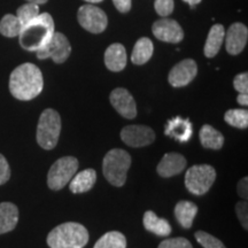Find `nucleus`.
<instances>
[{
    "label": "nucleus",
    "mask_w": 248,
    "mask_h": 248,
    "mask_svg": "<svg viewBox=\"0 0 248 248\" xmlns=\"http://www.w3.org/2000/svg\"><path fill=\"white\" fill-rule=\"evenodd\" d=\"M43 88V74L36 64L28 62L12 71L9 77V91L18 100H32L42 93Z\"/></svg>",
    "instance_id": "1"
},
{
    "label": "nucleus",
    "mask_w": 248,
    "mask_h": 248,
    "mask_svg": "<svg viewBox=\"0 0 248 248\" xmlns=\"http://www.w3.org/2000/svg\"><path fill=\"white\" fill-rule=\"evenodd\" d=\"M54 32L53 18L48 13H42L22 28L18 40L23 49L37 52L46 45Z\"/></svg>",
    "instance_id": "2"
},
{
    "label": "nucleus",
    "mask_w": 248,
    "mask_h": 248,
    "mask_svg": "<svg viewBox=\"0 0 248 248\" xmlns=\"http://www.w3.org/2000/svg\"><path fill=\"white\" fill-rule=\"evenodd\" d=\"M88 241V230L84 225L76 222L58 225L47 235L49 248H83Z\"/></svg>",
    "instance_id": "3"
},
{
    "label": "nucleus",
    "mask_w": 248,
    "mask_h": 248,
    "mask_svg": "<svg viewBox=\"0 0 248 248\" xmlns=\"http://www.w3.org/2000/svg\"><path fill=\"white\" fill-rule=\"evenodd\" d=\"M131 167V156L126 151L113 148L105 155L102 172L111 185L121 187L125 184L126 175Z\"/></svg>",
    "instance_id": "4"
},
{
    "label": "nucleus",
    "mask_w": 248,
    "mask_h": 248,
    "mask_svg": "<svg viewBox=\"0 0 248 248\" xmlns=\"http://www.w3.org/2000/svg\"><path fill=\"white\" fill-rule=\"evenodd\" d=\"M61 132V117L55 109L47 108L42 113L37 125L36 138L42 148L51 151L57 146Z\"/></svg>",
    "instance_id": "5"
},
{
    "label": "nucleus",
    "mask_w": 248,
    "mask_h": 248,
    "mask_svg": "<svg viewBox=\"0 0 248 248\" xmlns=\"http://www.w3.org/2000/svg\"><path fill=\"white\" fill-rule=\"evenodd\" d=\"M216 179V170L209 164H197L188 168L185 175L186 188L194 195H203Z\"/></svg>",
    "instance_id": "6"
},
{
    "label": "nucleus",
    "mask_w": 248,
    "mask_h": 248,
    "mask_svg": "<svg viewBox=\"0 0 248 248\" xmlns=\"http://www.w3.org/2000/svg\"><path fill=\"white\" fill-rule=\"evenodd\" d=\"M78 170V160L74 156H63L53 163L47 173V185L51 190L60 191Z\"/></svg>",
    "instance_id": "7"
},
{
    "label": "nucleus",
    "mask_w": 248,
    "mask_h": 248,
    "mask_svg": "<svg viewBox=\"0 0 248 248\" xmlns=\"http://www.w3.org/2000/svg\"><path fill=\"white\" fill-rule=\"evenodd\" d=\"M71 46L67 37L61 32H54L46 45L36 52L39 60L51 58L55 63H63L69 58Z\"/></svg>",
    "instance_id": "8"
},
{
    "label": "nucleus",
    "mask_w": 248,
    "mask_h": 248,
    "mask_svg": "<svg viewBox=\"0 0 248 248\" xmlns=\"http://www.w3.org/2000/svg\"><path fill=\"white\" fill-rule=\"evenodd\" d=\"M78 22L92 33H101L107 28L108 20L105 12L93 5H84L78 9Z\"/></svg>",
    "instance_id": "9"
},
{
    "label": "nucleus",
    "mask_w": 248,
    "mask_h": 248,
    "mask_svg": "<svg viewBox=\"0 0 248 248\" xmlns=\"http://www.w3.org/2000/svg\"><path fill=\"white\" fill-rule=\"evenodd\" d=\"M121 139L130 147H144L155 140V132L146 125H128L121 131Z\"/></svg>",
    "instance_id": "10"
},
{
    "label": "nucleus",
    "mask_w": 248,
    "mask_h": 248,
    "mask_svg": "<svg viewBox=\"0 0 248 248\" xmlns=\"http://www.w3.org/2000/svg\"><path fill=\"white\" fill-rule=\"evenodd\" d=\"M198 74L197 62L192 59H185L170 70L168 80L173 88H183L188 85Z\"/></svg>",
    "instance_id": "11"
},
{
    "label": "nucleus",
    "mask_w": 248,
    "mask_h": 248,
    "mask_svg": "<svg viewBox=\"0 0 248 248\" xmlns=\"http://www.w3.org/2000/svg\"><path fill=\"white\" fill-rule=\"evenodd\" d=\"M154 36L159 40L171 44H178L184 38V31L178 22L171 18H161L152 27Z\"/></svg>",
    "instance_id": "12"
},
{
    "label": "nucleus",
    "mask_w": 248,
    "mask_h": 248,
    "mask_svg": "<svg viewBox=\"0 0 248 248\" xmlns=\"http://www.w3.org/2000/svg\"><path fill=\"white\" fill-rule=\"evenodd\" d=\"M110 104L117 113H120L121 115L125 119L132 120L137 116V107H136V101L135 99L128 90L123 88H117L113 90L110 93Z\"/></svg>",
    "instance_id": "13"
},
{
    "label": "nucleus",
    "mask_w": 248,
    "mask_h": 248,
    "mask_svg": "<svg viewBox=\"0 0 248 248\" xmlns=\"http://www.w3.org/2000/svg\"><path fill=\"white\" fill-rule=\"evenodd\" d=\"M225 47L229 54L238 55L247 44L248 30L243 23H233L226 32Z\"/></svg>",
    "instance_id": "14"
},
{
    "label": "nucleus",
    "mask_w": 248,
    "mask_h": 248,
    "mask_svg": "<svg viewBox=\"0 0 248 248\" xmlns=\"http://www.w3.org/2000/svg\"><path fill=\"white\" fill-rule=\"evenodd\" d=\"M186 168V159L179 153H167L157 164V173L168 178L178 175Z\"/></svg>",
    "instance_id": "15"
},
{
    "label": "nucleus",
    "mask_w": 248,
    "mask_h": 248,
    "mask_svg": "<svg viewBox=\"0 0 248 248\" xmlns=\"http://www.w3.org/2000/svg\"><path fill=\"white\" fill-rule=\"evenodd\" d=\"M105 64L110 71H122L126 66V51L120 43L111 44L105 52Z\"/></svg>",
    "instance_id": "16"
},
{
    "label": "nucleus",
    "mask_w": 248,
    "mask_h": 248,
    "mask_svg": "<svg viewBox=\"0 0 248 248\" xmlns=\"http://www.w3.org/2000/svg\"><path fill=\"white\" fill-rule=\"evenodd\" d=\"M97 181V172L93 169H85L75 173L71 181L69 182V188L73 193L79 194L85 193L91 190L93 185Z\"/></svg>",
    "instance_id": "17"
},
{
    "label": "nucleus",
    "mask_w": 248,
    "mask_h": 248,
    "mask_svg": "<svg viewBox=\"0 0 248 248\" xmlns=\"http://www.w3.org/2000/svg\"><path fill=\"white\" fill-rule=\"evenodd\" d=\"M18 208L12 202L0 203V234L7 233L16 228Z\"/></svg>",
    "instance_id": "18"
},
{
    "label": "nucleus",
    "mask_w": 248,
    "mask_h": 248,
    "mask_svg": "<svg viewBox=\"0 0 248 248\" xmlns=\"http://www.w3.org/2000/svg\"><path fill=\"white\" fill-rule=\"evenodd\" d=\"M192 131L193 130H192L190 121L183 120L182 117H175V119L168 121L164 133L179 141H187L191 138Z\"/></svg>",
    "instance_id": "19"
},
{
    "label": "nucleus",
    "mask_w": 248,
    "mask_h": 248,
    "mask_svg": "<svg viewBox=\"0 0 248 248\" xmlns=\"http://www.w3.org/2000/svg\"><path fill=\"white\" fill-rule=\"evenodd\" d=\"M144 226L147 231L152 233L160 235V237H168L171 233V225L164 218H160L152 210H147L144 215Z\"/></svg>",
    "instance_id": "20"
},
{
    "label": "nucleus",
    "mask_w": 248,
    "mask_h": 248,
    "mask_svg": "<svg viewBox=\"0 0 248 248\" xmlns=\"http://www.w3.org/2000/svg\"><path fill=\"white\" fill-rule=\"evenodd\" d=\"M225 30L222 24H215L210 29L208 37H207L206 44H204V55L207 58H214L218 53L224 42Z\"/></svg>",
    "instance_id": "21"
},
{
    "label": "nucleus",
    "mask_w": 248,
    "mask_h": 248,
    "mask_svg": "<svg viewBox=\"0 0 248 248\" xmlns=\"http://www.w3.org/2000/svg\"><path fill=\"white\" fill-rule=\"evenodd\" d=\"M198 206L191 201L182 200L176 204L175 216L182 228L190 229L198 214Z\"/></svg>",
    "instance_id": "22"
},
{
    "label": "nucleus",
    "mask_w": 248,
    "mask_h": 248,
    "mask_svg": "<svg viewBox=\"0 0 248 248\" xmlns=\"http://www.w3.org/2000/svg\"><path fill=\"white\" fill-rule=\"evenodd\" d=\"M154 52L153 43L147 37H141L140 39L137 40L133 47L131 61L132 63L137 64V66H141L145 64L146 62L150 61Z\"/></svg>",
    "instance_id": "23"
},
{
    "label": "nucleus",
    "mask_w": 248,
    "mask_h": 248,
    "mask_svg": "<svg viewBox=\"0 0 248 248\" xmlns=\"http://www.w3.org/2000/svg\"><path fill=\"white\" fill-rule=\"evenodd\" d=\"M200 141L204 148L209 150H221L224 145V137L218 130L209 124H204L200 130Z\"/></svg>",
    "instance_id": "24"
},
{
    "label": "nucleus",
    "mask_w": 248,
    "mask_h": 248,
    "mask_svg": "<svg viewBox=\"0 0 248 248\" xmlns=\"http://www.w3.org/2000/svg\"><path fill=\"white\" fill-rule=\"evenodd\" d=\"M22 23L16 17V15L7 14L0 21V33L2 36L13 38V37H18L21 30H22Z\"/></svg>",
    "instance_id": "25"
},
{
    "label": "nucleus",
    "mask_w": 248,
    "mask_h": 248,
    "mask_svg": "<svg viewBox=\"0 0 248 248\" xmlns=\"http://www.w3.org/2000/svg\"><path fill=\"white\" fill-rule=\"evenodd\" d=\"M93 248H126V239L121 232L110 231L102 235Z\"/></svg>",
    "instance_id": "26"
},
{
    "label": "nucleus",
    "mask_w": 248,
    "mask_h": 248,
    "mask_svg": "<svg viewBox=\"0 0 248 248\" xmlns=\"http://www.w3.org/2000/svg\"><path fill=\"white\" fill-rule=\"evenodd\" d=\"M225 122L237 129H247L248 110L247 109H229L224 115Z\"/></svg>",
    "instance_id": "27"
},
{
    "label": "nucleus",
    "mask_w": 248,
    "mask_h": 248,
    "mask_svg": "<svg viewBox=\"0 0 248 248\" xmlns=\"http://www.w3.org/2000/svg\"><path fill=\"white\" fill-rule=\"evenodd\" d=\"M39 14V5L33 4V2H28V4H24L18 7L16 12V17L20 20V22L24 27L26 24L31 22L33 18L38 16Z\"/></svg>",
    "instance_id": "28"
},
{
    "label": "nucleus",
    "mask_w": 248,
    "mask_h": 248,
    "mask_svg": "<svg viewBox=\"0 0 248 248\" xmlns=\"http://www.w3.org/2000/svg\"><path fill=\"white\" fill-rule=\"evenodd\" d=\"M194 237L203 248H226L221 240L204 231H197Z\"/></svg>",
    "instance_id": "29"
},
{
    "label": "nucleus",
    "mask_w": 248,
    "mask_h": 248,
    "mask_svg": "<svg viewBox=\"0 0 248 248\" xmlns=\"http://www.w3.org/2000/svg\"><path fill=\"white\" fill-rule=\"evenodd\" d=\"M157 248H193V246L187 239L179 237L163 240Z\"/></svg>",
    "instance_id": "30"
},
{
    "label": "nucleus",
    "mask_w": 248,
    "mask_h": 248,
    "mask_svg": "<svg viewBox=\"0 0 248 248\" xmlns=\"http://www.w3.org/2000/svg\"><path fill=\"white\" fill-rule=\"evenodd\" d=\"M154 8L160 16H169L173 12V0H155Z\"/></svg>",
    "instance_id": "31"
},
{
    "label": "nucleus",
    "mask_w": 248,
    "mask_h": 248,
    "mask_svg": "<svg viewBox=\"0 0 248 248\" xmlns=\"http://www.w3.org/2000/svg\"><path fill=\"white\" fill-rule=\"evenodd\" d=\"M248 206H247V201L244 200V201H240V202L237 203V206H235V212H237V216L238 218H239V221L241 223V225H243V228L245 230H247L248 229Z\"/></svg>",
    "instance_id": "32"
},
{
    "label": "nucleus",
    "mask_w": 248,
    "mask_h": 248,
    "mask_svg": "<svg viewBox=\"0 0 248 248\" xmlns=\"http://www.w3.org/2000/svg\"><path fill=\"white\" fill-rule=\"evenodd\" d=\"M233 86L239 93L247 94V92H248V74L243 73V74H239V75L235 76L233 79Z\"/></svg>",
    "instance_id": "33"
},
{
    "label": "nucleus",
    "mask_w": 248,
    "mask_h": 248,
    "mask_svg": "<svg viewBox=\"0 0 248 248\" xmlns=\"http://www.w3.org/2000/svg\"><path fill=\"white\" fill-rule=\"evenodd\" d=\"M11 178V168L6 160V157L2 154H0V185L7 183Z\"/></svg>",
    "instance_id": "34"
},
{
    "label": "nucleus",
    "mask_w": 248,
    "mask_h": 248,
    "mask_svg": "<svg viewBox=\"0 0 248 248\" xmlns=\"http://www.w3.org/2000/svg\"><path fill=\"white\" fill-rule=\"evenodd\" d=\"M113 2L121 13H128L131 9V0H113Z\"/></svg>",
    "instance_id": "35"
},
{
    "label": "nucleus",
    "mask_w": 248,
    "mask_h": 248,
    "mask_svg": "<svg viewBox=\"0 0 248 248\" xmlns=\"http://www.w3.org/2000/svg\"><path fill=\"white\" fill-rule=\"evenodd\" d=\"M238 194L239 197L243 198L244 200L247 199V195H248V178L244 177L241 181L238 183Z\"/></svg>",
    "instance_id": "36"
},
{
    "label": "nucleus",
    "mask_w": 248,
    "mask_h": 248,
    "mask_svg": "<svg viewBox=\"0 0 248 248\" xmlns=\"http://www.w3.org/2000/svg\"><path fill=\"white\" fill-rule=\"evenodd\" d=\"M238 104L241 105V106L246 107L248 105V94H243V93H239V95L237 97Z\"/></svg>",
    "instance_id": "37"
},
{
    "label": "nucleus",
    "mask_w": 248,
    "mask_h": 248,
    "mask_svg": "<svg viewBox=\"0 0 248 248\" xmlns=\"http://www.w3.org/2000/svg\"><path fill=\"white\" fill-rule=\"evenodd\" d=\"M183 1H185V2H187V4H188V5H190V6H191V7H192V8H193V7H194V6H195V5H198V4H200V2H201V0H183Z\"/></svg>",
    "instance_id": "38"
},
{
    "label": "nucleus",
    "mask_w": 248,
    "mask_h": 248,
    "mask_svg": "<svg viewBox=\"0 0 248 248\" xmlns=\"http://www.w3.org/2000/svg\"><path fill=\"white\" fill-rule=\"evenodd\" d=\"M28 2H33V4L37 5H43L47 2V0H28Z\"/></svg>",
    "instance_id": "39"
},
{
    "label": "nucleus",
    "mask_w": 248,
    "mask_h": 248,
    "mask_svg": "<svg viewBox=\"0 0 248 248\" xmlns=\"http://www.w3.org/2000/svg\"><path fill=\"white\" fill-rule=\"evenodd\" d=\"M85 1L91 2V4H97V2H101L102 0H85Z\"/></svg>",
    "instance_id": "40"
}]
</instances>
